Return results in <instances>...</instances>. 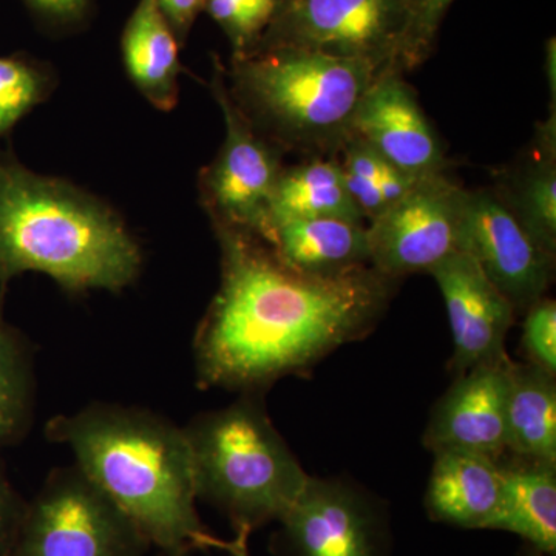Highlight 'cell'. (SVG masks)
Segmentation results:
<instances>
[{"label": "cell", "instance_id": "6da1fadb", "mask_svg": "<svg viewBox=\"0 0 556 556\" xmlns=\"http://www.w3.org/2000/svg\"><path fill=\"white\" fill-rule=\"evenodd\" d=\"M222 281L193 338L200 388L262 393L378 327L399 280L365 266L339 276L289 268L268 243L214 228Z\"/></svg>", "mask_w": 556, "mask_h": 556}, {"label": "cell", "instance_id": "7a4b0ae2", "mask_svg": "<svg viewBox=\"0 0 556 556\" xmlns=\"http://www.w3.org/2000/svg\"><path fill=\"white\" fill-rule=\"evenodd\" d=\"M46 438L64 445L139 532L166 556L215 548L197 511L192 456L182 427L150 409L94 402L51 417Z\"/></svg>", "mask_w": 556, "mask_h": 556}, {"label": "cell", "instance_id": "3957f363", "mask_svg": "<svg viewBox=\"0 0 556 556\" xmlns=\"http://www.w3.org/2000/svg\"><path fill=\"white\" fill-rule=\"evenodd\" d=\"M141 263L137 241L101 200L0 153V289L40 273L68 292H118Z\"/></svg>", "mask_w": 556, "mask_h": 556}, {"label": "cell", "instance_id": "277c9868", "mask_svg": "<svg viewBox=\"0 0 556 556\" xmlns=\"http://www.w3.org/2000/svg\"><path fill=\"white\" fill-rule=\"evenodd\" d=\"M379 73L357 61L278 47L230 61L226 87L260 135L281 152L334 159L358 102Z\"/></svg>", "mask_w": 556, "mask_h": 556}, {"label": "cell", "instance_id": "5b68a950", "mask_svg": "<svg viewBox=\"0 0 556 556\" xmlns=\"http://www.w3.org/2000/svg\"><path fill=\"white\" fill-rule=\"evenodd\" d=\"M197 497L218 508L236 533L280 522L309 475L270 422L260 393L200 413L182 427Z\"/></svg>", "mask_w": 556, "mask_h": 556}, {"label": "cell", "instance_id": "8992f818", "mask_svg": "<svg viewBox=\"0 0 556 556\" xmlns=\"http://www.w3.org/2000/svg\"><path fill=\"white\" fill-rule=\"evenodd\" d=\"M408 33V0H281L255 51L291 47L407 73Z\"/></svg>", "mask_w": 556, "mask_h": 556}, {"label": "cell", "instance_id": "52a82bcc", "mask_svg": "<svg viewBox=\"0 0 556 556\" xmlns=\"http://www.w3.org/2000/svg\"><path fill=\"white\" fill-rule=\"evenodd\" d=\"M149 541L78 467L54 468L25 508L11 556H144Z\"/></svg>", "mask_w": 556, "mask_h": 556}, {"label": "cell", "instance_id": "ba28073f", "mask_svg": "<svg viewBox=\"0 0 556 556\" xmlns=\"http://www.w3.org/2000/svg\"><path fill=\"white\" fill-rule=\"evenodd\" d=\"M211 90L225 118L226 137L215 160L201 170V203L214 228L243 230L265 241L270 200L283 170V152L260 135L237 108L218 58L214 60Z\"/></svg>", "mask_w": 556, "mask_h": 556}, {"label": "cell", "instance_id": "9c48e42d", "mask_svg": "<svg viewBox=\"0 0 556 556\" xmlns=\"http://www.w3.org/2000/svg\"><path fill=\"white\" fill-rule=\"evenodd\" d=\"M466 190L447 172L426 175L367 225L371 266L396 278L430 273L460 251Z\"/></svg>", "mask_w": 556, "mask_h": 556}, {"label": "cell", "instance_id": "30bf717a", "mask_svg": "<svg viewBox=\"0 0 556 556\" xmlns=\"http://www.w3.org/2000/svg\"><path fill=\"white\" fill-rule=\"evenodd\" d=\"M281 556H388L386 514L375 500L343 481L309 478L280 521Z\"/></svg>", "mask_w": 556, "mask_h": 556}, {"label": "cell", "instance_id": "8fae6325", "mask_svg": "<svg viewBox=\"0 0 556 556\" xmlns=\"http://www.w3.org/2000/svg\"><path fill=\"white\" fill-rule=\"evenodd\" d=\"M460 251L477 260L515 314L546 298L554 281L556 257L529 236L492 188L466 190Z\"/></svg>", "mask_w": 556, "mask_h": 556}, {"label": "cell", "instance_id": "7c38bea8", "mask_svg": "<svg viewBox=\"0 0 556 556\" xmlns=\"http://www.w3.org/2000/svg\"><path fill=\"white\" fill-rule=\"evenodd\" d=\"M506 356L457 376L439 399L424 433L431 452L459 450L493 460L507 455V391L511 367Z\"/></svg>", "mask_w": 556, "mask_h": 556}, {"label": "cell", "instance_id": "4fadbf2b", "mask_svg": "<svg viewBox=\"0 0 556 556\" xmlns=\"http://www.w3.org/2000/svg\"><path fill=\"white\" fill-rule=\"evenodd\" d=\"M351 134L391 166L415 177L441 174L450 166L404 73L387 72L376 78L358 102Z\"/></svg>", "mask_w": 556, "mask_h": 556}, {"label": "cell", "instance_id": "5bb4252c", "mask_svg": "<svg viewBox=\"0 0 556 556\" xmlns=\"http://www.w3.org/2000/svg\"><path fill=\"white\" fill-rule=\"evenodd\" d=\"M444 298L452 328V369L456 376L506 356L504 342L515 309L489 280L477 260L457 251L430 270Z\"/></svg>", "mask_w": 556, "mask_h": 556}, {"label": "cell", "instance_id": "9a60e30c", "mask_svg": "<svg viewBox=\"0 0 556 556\" xmlns=\"http://www.w3.org/2000/svg\"><path fill=\"white\" fill-rule=\"evenodd\" d=\"M503 503V473L497 460L478 453H434L426 493L431 521L459 529L495 530Z\"/></svg>", "mask_w": 556, "mask_h": 556}, {"label": "cell", "instance_id": "2e32d148", "mask_svg": "<svg viewBox=\"0 0 556 556\" xmlns=\"http://www.w3.org/2000/svg\"><path fill=\"white\" fill-rule=\"evenodd\" d=\"M492 189L529 236L556 257V109L538 124L529 152L500 172Z\"/></svg>", "mask_w": 556, "mask_h": 556}, {"label": "cell", "instance_id": "e0dca14e", "mask_svg": "<svg viewBox=\"0 0 556 556\" xmlns=\"http://www.w3.org/2000/svg\"><path fill=\"white\" fill-rule=\"evenodd\" d=\"M265 243L289 268L313 276L371 266L367 225L351 219H294L277 226Z\"/></svg>", "mask_w": 556, "mask_h": 556}, {"label": "cell", "instance_id": "ac0fdd59", "mask_svg": "<svg viewBox=\"0 0 556 556\" xmlns=\"http://www.w3.org/2000/svg\"><path fill=\"white\" fill-rule=\"evenodd\" d=\"M179 49L156 0H138L124 27L121 51L131 83L161 112H170L178 102Z\"/></svg>", "mask_w": 556, "mask_h": 556}, {"label": "cell", "instance_id": "d6986e66", "mask_svg": "<svg viewBox=\"0 0 556 556\" xmlns=\"http://www.w3.org/2000/svg\"><path fill=\"white\" fill-rule=\"evenodd\" d=\"M503 503L495 530L514 533L526 546L556 554V463L504 455Z\"/></svg>", "mask_w": 556, "mask_h": 556}, {"label": "cell", "instance_id": "ffe728a7", "mask_svg": "<svg viewBox=\"0 0 556 556\" xmlns=\"http://www.w3.org/2000/svg\"><path fill=\"white\" fill-rule=\"evenodd\" d=\"M343 218L365 223L351 200L334 159H308L283 167L269 207V240L277 226L294 219ZM367 225V223H365Z\"/></svg>", "mask_w": 556, "mask_h": 556}, {"label": "cell", "instance_id": "44dd1931", "mask_svg": "<svg viewBox=\"0 0 556 556\" xmlns=\"http://www.w3.org/2000/svg\"><path fill=\"white\" fill-rule=\"evenodd\" d=\"M507 455L556 463V380L511 362L507 391Z\"/></svg>", "mask_w": 556, "mask_h": 556}, {"label": "cell", "instance_id": "7402d4cb", "mask_svg": "<svg viewBox=\"0 0 556 556\" xmlns=\"http://www.w3.org/2000/svg\"><path fill=\"white\" fill-rule=\"evenodd\" d=\"M334 160L345 178L351 200L367 225L401 200L416 185L417 179L422 178L391 166L353 134L343 142Z\"/></svg>", "mask_w": 556, "mask_h": 556}, {"label": "cell", "instance_id": "603a6c76", "mask_svg": "<svg viewBox=\"0 0 556 556\" xmlns=\"http://www.w3.org/2000/svg\"><path fill=\"white\" fill-rule=\"evenodd\" d=\"M35 412V369L27 340L0 318V448L20 442Z\"/></svg>", "mask_w": 556, "mask_h": 556}, {"label": "cell", "instance_id": "cb8c5ba5", "mask_svg": "<svg viewBox=\"0 0 556 556\" xmlns=\"http://www.w3.org/2000/svg\"><path fill=\"white\" fill-rule=\"evenodd\" d=\"M280 5L281 0H206L204 11L228 38L232 60H239L257 50Z\"/></svg>", "mask_w": 556, "mask_h": 556}, {"label": "cell", "instance_id": "d4e9b609", "mask_svg": "<svg viewBox=\"0 0 556 556\" xmlns=\"http://www.w3.org/2000/svg\"><path fill=\"white\" fill-rule=\"evenodd\" d=\"M51 83L36 62L0 56V138L47 98Z\"/></svg>", "mask_w": 556, "mask_h": 556}, {"label": "cell", "instance_id": "484cf974", "mask_svg": "<svg viewBox=\"0 0 556 556\" xmlns=\"http://www.w3.org/2000/svg\"><path fill=\"white\" fill-rule=\"evenodd\" d=\"M522 350L527 362L556 376V303L544 298L525 313Z\"/></svg>", "mask_w": 556, "mask_h": 556}, {"label": "cell", "instance_id": "4316f807", "mask_svg": "<svg viewBox=\"0 0 556 556\" xmlns=\"http://www.w3.org/2000/svg\"><path fill=\"white\" fill-rule=\"evenodd\" d=\"M455 0H408L409 33L405 68H416L430 56L439 27Z\"/></svg>", "mask_w": 556, "mask_h": 556}, {"label": "cell", "instance_id": "83f0119b", "mask_svg": "<svg viewBox=\"0 0 556 556\" xmlns=\"http://www.w3.org/2000/svg\"><path fill=\"white\" fill-rule=\"evenodd\" d=\"M28 9L51 30H78L90 20L94 0H24Z\"/></svg>", "mask_w": 556, "mask_h": 556}, {"label": "cell", "instance_id": "f1b7e54d", "mask_svg": "<svg viewBox=\"0 0 556 556\" xmlns=\"http://www.w3.org/2000/svg\"><path fill=\"white\" fill-rule=\"evenodd\" d=\"M27 504L13 489L0 466V556H11L16 546Z\"/></svg>", "mask_w": 556, "mask_h": 556}, {"label": "cell", "instance_id": "f546056e", "mask_svg": "<svg viewBox=\"0 0 556 556\" xmlns=\"http://www.w3.org/2000/svg\"><path fill=\"white\" fill-rule=\"evenodd\" d=\"M156 5L169 22L179 46L185 47L193 24L204 11L206 0H156Z\"/></svg>", "mask_w": 556, "mask_h": 556}, {"label": "cell", "instance_id": "4dcf8cb0", "mask_svg": "<svg viewBox=\"0 0 556 556\" xmlns=\"http://www.w3.org/2000/svg\"><path fill=\"white\" fill-rule=\"evenodd\" d=\"M249 536H251L249 533L239 532L236 533L233 540H217L215 548H222V551L228 552L230 556H251L248 548Z\"/></svg>", "mask_w": 556, "mask_h": 556}, {"label": "cell", "instance_id": "1f68e13d", "mask_svg": "<svg viewBox=\"0 0 556 556\" xmlns=\"http://www.w3.org/2000/svg\"><path fill=\"white\" fill-rule=\"evenodd\" d=\"M546 75L548 89L552 91V109H556V47L555 38L548 39L546 43Z\"/></svg>", "mask_w": 556, "mask_h": 556}, {"label": "cell", "instance_id": "d6a6232c", "mask_svg": "<svg viewBox=\"0 0 556 556\" xmlns=\"http://www.w3.org/2000/svg\"><path fill=\"white\" fill-rule=\"evenodd\" d=\"M521 556H555V555L543 554V552L536 551V548L526 546L525 551H522Z\"/></svg>", "mask_w": 556, "mask_h": 556}]
</instances>
